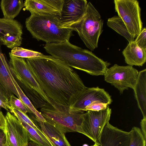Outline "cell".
Masks as SVG:
<instances>
[{
  "mask_svg": "<svg viewBox=\"0 0 146 146\" xmlns=\"http://www.w3.org/2000/svg\"><path fill=\"white\" fill-rule=\"evenodd\" d=\"M43 133L54 146H71L65 137V133L54 123L34 119Z\"/></svg>",
  "mask_w": 146,
  "mask_h": 146,
  "instance_id": "16",
  "label": "cell"
},
{
  "mask_svg": "<svg viewBox=\"0 0 146 146\" xmlns=\"http://www.w3.org/2000/svg\"><path fill=\"white\" fill-rule=\"evenodd\" d=\"M103 22L99 12L89 2L84 17L73 30L77 33L86 46L93 51L98 47Z\"/></svg>",
  "mask_w": 146,
  "mask_h": 146,
  "instance_id": "5",
  "label": "cell"
},
{
  "mask_svg": "<svg viewBox=\"0 0 146 146\" xmlns=\"http://www.w3.org/2000/svg\"><path fill=\"white\" fill-rule=\"evenodd\" d=\"M83 146H88V145L87 144H84Z\"/></svg>",
  "mask_w": 146,
  "mask_h": 146,
  "instance_id": "37",
  "label": "cell"
},
{
  "mask_svg": "<svg viewBox=\"0 0 146 146\" xmlns=\"http://www.w3.org/2000/svg\"><path fill=\"white\" fill-rule=\"evenodd\" d=\"M5 118L6 146H28L29 140L27 131L19 121L9 111Z\"/></svg>",
  "mask_w": 146,
  "mask_h": 146,
  "instance_id": "11",
  "label": "cell"
},
{
  "mask_svg": "<svg viewBox=\"0 0 146 146\" xmlns=\"http://www.w3.org/2000/svg\"><path fill=\"white\" fill-rule=\"evenodd\" d=\"M9 64L15 80L21 88L34 89L46 102L51 103L30 70L25 58L17 57L9 53Z\"/></svg>",
  "mask_w": 146,
  "mask_h": 146,
  "instance_id": "7",
  "label": "cell"
},
{
  "mask_svg": "<svg viewBox=\"0 0 146 146\" xmlns=\"http://www.w3.org/2000/svg\"><path fill=\"white\" fill-rule=\"evenodd\" d=\"M22 41V35L8 33L1 39L0 42L2 45L12 49L15 47L21 46Z\"/></svg>",
  "mask_w": 146,
  "mask_h": 146,
  "instance_id": "25",
  "label": "cell"
},
{
  "mask_svg": "<svg viewBox=\"0 0 146 146\" xmlns=\"http://www.w3.org/2000/svg\"><path fill=\"white\" fill-rule=\"evenodd\" d=\"M15 85L19 94L20 99L23 102L28 108L32 112V113L35 115V118L36 119L42 122H46V121L45 118L41 115L40 113L36 109L32 103L25 94L16 80H15Z\"/></svg>",
  "mask_w": 146,
  "mask_h": 146,
  "instance_id": "23",
  "label": "cell"
},
{
  "mask_svg": "<svg viewBox=\"0 0 146 146\" xmlns=\"http://www.w3.org/2000/svg\"><path fill=\"white\" fill-rule=\"evenodd\" d=\"M87 4L86 0H64L60 17L62 27L73 30L84 17Z\"/></svg>",
  "mask_w": 146,
  "mask_h": 146,
  "instance_id": "10",
  "label": "cell"
},
{
  "mask_svg": "<svg viewBox=\"0 0 146 146\" xmlns=\"http://www.w3.org/2000/svg\"><path fill=\"white\" fill-rule=\"evenodd\" d=\"M115 11L129 33L135 38L143 29L141 9L136 0H114Z\"/></svg>",
  "mask_w": 146,
  "mask_h": 146,
  "instance_id": "6",
  "label": "cell"
},
{
  "mask_svg": "<svg viewBox=\"0 0 146 146\" xmlns=\"http://www.w3.org/2000/svg\"><path fill=\"white\" fill-rule=\"evenodd\" d=\"M10 53L13 56L25 58H38L43 55L40 52L20 47L13 48Z\"/></svg>",
  "mask_w": 146,
  "mask_h": 146,
  "instance_id": "24",
  "label": "cell"
},
{
  "mask_svg": "<svg viewBox=\"0 0 146 146\" xmlns=\"http://www.w3.org/2000/svg\"><path fill=\"white\" fill-rule=\"evenodd\" d=\"M111 113L109 106L106 109L99 111L87 110L85 113L82 129L85 135L100 146L103 129L109 122Z\"/></svg>",
  "mask_w": 146,
  "mask_h": 146,
  "instance_id": "8",
  "label": "cell"
},
{
  "mask_svg": "<svg viewBox=\"0 0 146 146\" xmlns=\"http://www.w3.org/2000/svg\"><path fill=\"white\" fill-rule=\"evenodd\" d=\"M23 29L21 24L16 20L0 18V40L8 33L22 35Z\"/></svg>",
  "mask_w": 146,
  "mask_h": 146,
  "instance_id": "21",
  "label": "cell"
},
{
  "mask_svg": "<svg viewBox=\"0 0 146 146\" xmlns=\"http://www.w3.org/2000/svg\"><path fill=\"white\" fill-rule=\"evenodd\" d=\"M45 50L69 66L93 76L104 75L110 64L92 52L74 45L69 41L56 44H46Z\"/></svg>",
  "mask_w": 146,
  "mask_h": 146,
  "instance_id": "2",
  "label": "cell"
},
{
  "mask_svg": "<svg viewBox=\"0 0 146 146\" xmlns=\"http://www.w3.org/2000/svg\"><path fill=\"white\" fill-rule=\"evenodd\" d=\"M129 133L130 139L129 146H146V139L144 138L140 129L133 127Z\"/></svg>",
  "mask_w": 146,
  "mask_h": 146,
  "instance_id": "26",
  "label": "cell"
},
{
  "mask_svg": "<svg viewBox=\"0 0 146 146\" xmlns=\"http://www.w3.org/2000/svg\"><path fill=\"white\" fill-rule=\"evenodd\" d=\"M108 105L104 103L98 101L94 102L86 107V110L93 111H99L105 109Z\"/></svg>",
  "mask_w": 146,
  "mask_h": 146,
  "instance_id": "30",
  "label": "cell"
},
{
  "mask_svg": "<svg viewBox=\"0 0 146 146\" xmlns=\"http://www.w3.org/2000/svg\"><path fill=\"white\" fill-rule=\"evenodd\" d=\"M49 100L51 104L46 102L40 109V112L46 121L54 123L65 133L77 132L85 135L82 129L85 111L57 103L50 98Z\"/></svg>",
  "mask_w": 146,
  "mask_h": 146,
  "instance_id": "4",
  "label": "cell"
},
{
  "mask_svg": "<svg viewBox=\"0 0 146 146\" xmlns=\"http://www.w3.org/2000/svg\"><path fill=\"white\" fill-rule=\"evenodd\" d=\"M9 104L11 106L16 108L25 114L28 112L32 113L23 102L14 95H12L10 97Z\"/></svg>",
  "mask_w": 146,
  "mask_h": 146,
  "instance_id": "28",
  "label": "cell"
},
{
  "mask_svg": "<svg viewBox=\"0 0 146 146\" xmlns=\"http://www.w3.org/2000/svg\"><path fill=\"white\" fill-rule=\"evenodd\" d=\"M140 124L142 133L144 138L146 139V118L143 117L141 120Z\"/></svg>",
  "mask_w": 146,
  "mask_h": 146,
  "instance_id": "32",
  "label": "cell"
},
{
  "mask_svg": "<svg viewBox=\"0 0 146 146\" xmlns=\"http://www.w3.org/2000/svg\"><path fill=\"white\" fill-rule=\"evenodd\" d=\"M100 102L109 105L112 100L109 94L98 87L87 88L70 107L75 110L86 111V107L92 103Z\"/></svg>",
  "mask_w": 146,
  "mask_h": 146,
  "instance_id": "12",
  "label": "cell"
},
{
  "mask_svg": "<svg viewBox=\"0 0 146 146\" xmlns=\"http://www.w3.org/2000/svg\"><path fill=\"white\" fill-rule=\"evenodd\" d=\"M16 117L27 131L29 141L34 142L39 146H54L42 131L38 132L37 130H39L35 129L20 117Z\"/></svg>",
  "mask_w": 146,
  "mask_h": 146,
  "instance_id": "20",
  "label": "cell"
},
{
  "mask_svg": "<svg viewBox=\"0 0 146 146\" xmlns=\"http://www.w3.org/2000/svg\"><path fill=\"white\" fill-rule=\"evenodd\" d=\"M138 106L143 118H146V69L139 72L133 89Z\"/></svg>",
  "mask_w": 146,
  "mask_h": 146,
  "instance_id": "18",
  "label": "cell"
},
{
  "mask_svg": "<svg viewBox=\"0 0 146 146\" xmlns=\"http://www.w3.org/2000/svg\"><path fill=\"white\" fill-rule=\"evenodd\" d=\"M25 59L46 95L57 103L70 106L87 88L72 68L50 55Z\"/></svg>",
  "mask_w": 146,
  "mask_h": 146,
  "instance_id": "1",
  "label": "cell"
},
{
  "mask_svg": "<svg viewBox=\"0 0 146 146\" xmlns=\"http://www.w3.org/2000/svg\"><path fill=\"white\" fill-rule=\"evenodd\" d=\"M129 132L124 131L108 122L104 127L101 136V146H129Z\"/></svg>",
  "mask_w": 146,
  "mask_h": 146,
  "instance_id": "14",
  "label": "cell"
},
{
  "mask_svg": "<svg viewBox=\"0 0 146 146\" xmlns=\"http://www.w3.org/2000/svg\"><path fill=\"white\" fill-rule=\"evenodd\" d=\"M138 73L132 66L115 64L107 69L104 76L105 81L114 86L122 94L129 88L133 89Z\"/></svg>",
  "mask_w": 146,
  "mask_h": 146,
  "instance_id": "9",
  "label": "cell"
},
{
  "mask_svg": "<svg viewBox=\"0 0 146 146\" xmlns=\"http://www.w3.org/2000/svg\"><path fill=\"white\" fill-rule=\"evenodd\" d=\"M0 7L4 18L13 20L19 14L25 5L22 0H2Z\"/></svg>",
  "mask_w": 146,
  "mask_h": 146,
  "instance_id": "19",
  "label": "cell"
},
{
  "mask_svg": "<svg viewBox=\"0 0 146 146\" xmlns=\"http://www.w3.org/2000/svg\"><path fill=\"white\" fill-rule=\"evenodd\" d=\"M5 118L0 109V129L5 131Z\"/></svg>",
  "mask_w": 146,
  "mask_h": 146,
  "instance_id": "33",
  "label": "cell"
},
{
  "mask_svg": "<svg viewBox=\"0 0 146 146\" xmlns=\"http://www.w3.org/2000/svg\"><path fill=\"white\" fill-rule=\"evenodd\" d=\"M64 0H26L24 5L31 14L60 17Z\"/></svg>",
  "mask_w": 146,
  "mask_h": 146,
  "instance_id": "13",
  "label": "cell"
},
{
  "mask_svg": "<svg viewBox=\"0 0 146 146\" xmlns=\"http://www.w3.org/2000/svg\"><path fill=\"white\" fill-rule=\"evenodd\" d=\"M134 41L141 48L146 50V29L143 28L140 33L136 36Z\"/></svg>",
  "mask_w": 146,
  "mask_h": 146,
  "instance_id": "29",
  "label": "cell"
},
{
  "mask_svg": "<svg viewBox=\"0 0 146 146\" xmlns=\"http://www.w3.org/2000/svg\"><path fill=\"white\" fill-rule=\"evenodd\" d=\"M122 53L129 65L142 66L146 62V50L140 48L134 41L129 42Z\"/></svg>",
  "mask_w": 146,
  "mask_h": 146,
  "instance_id": "17",
  "label": "cell"
},
{
  "mask_svg": "<svg viewBox=\"0 0 146 146\" xmlns=\"http://www.w3.org/2000/svg\"><path fill=\"white\" fill-rule=\"evenodd\" d=\"M91 146H100L96 143H95L93 145Z\"/></svg>",
  "mask_w": 146,
  "mask_h": 146,
  "instance_id": "36",
  "label": "cell"
},
{
  "mask_svg": "<svg viewBox=\"0 0 146 146\" xmlns=\"http://www.w3.org/2000/svg\"><path fill=\"white\" fill-rule=\"evenodd\" d=\"M9 98L7 93L0 83V100L4 102L9 103Z\"/></svg>",
  "mask_w": 146,
  "mask_h": 146,
  "instance_id": "31",
  "label": "cell"
},
{
  "mask_svg": "<svg viewBox=\"0 0 146 146\" xmlns=\"http://www.w3.org/2000/svg\"><path fill=\"white\" fill-rule=\"evenodd\" d=\"M2 45L0 42V83L9 97L15 95L20 99L19 94L15 85V79L10 67L1 50Z\"/></svg>",
  "mask_w": 146,
  "mask_h": 146,
  "instance_id": "15",
  "label": "cell"
},
{
  "mask_svg": "<svg viewBox=\"0 0 146 146\" xmlns=\"http://www.w3.org/2000/svg\"><path fill=\"white\" fill-rule=\"evenodd\" d=\"M25 24L33 38L46 44L69 41L74 35L72 29L62 27L58 16L31 14L26 19Z\"/></svg>",
  "mask_w": 146,
  "mask_h": 146,
  "instance_id": "3",
  "label": "cell"
},
{
  "mask_svg": "<svg viewBox=\"0 0 146 146\" xmlns=\"http://www.w3.org/2000/svg\"><path fill=\"white\" fill-rule=\"evenodd\" d=\"M6 137L4 132L0 129V146H6Z\"/></svg>",
  "mask_w": 146,
  "mask_h": 146,
  "instance_id": "34",
  "label": "cell"
},
{
  "mask_svg": "<svg viewBox=\"0 0 146 146\" xmlns=\"http://www.w3.org/2000/svg\"><path fill=\"white\" fill-rule=\"evenodd\" d=\"M107 25L125 38L129 42L134 41V38L128 31L121 19L118 16H114L109 18Z\"/></svg>",
  "mask_w": 146,
  "mask_h": 146,
  "instance_id": "22",
  "label": "cell"
},
{
  "mask_svg": "<svg viewBox=\"0 0 146 146\" xmlns=\"http://www.w3.org/2000/svg\"><path fill=\"white\" fill-rule=\"evenodd\" d=\"M9 112L13 113L14 115L16 117H19L22 119L27 123L31 126L36 130L40 129V128L37 126L31 119L27 114H25L19 110L10 106L9 107Z\"/></svg>",
  "mask_w": 146,
  "mask_h": 146,
  "instance_id": "27",
  "label": "cell"
},
{
  "mask_svg": "<svg viewBox=\"0 0 146 146\" xmlns=\"http://www.w3.org/2000/svg\"><path fill=\"white\" fill-rule=\"evenodd\" d=\"M28 146H39L34 142L30 141L28 143Z\"/></svg>",
  "mask_w": 146,
  "mask_h": 146,
  "instance_id": "35",
  "label": "cell"
}]
</instances>
